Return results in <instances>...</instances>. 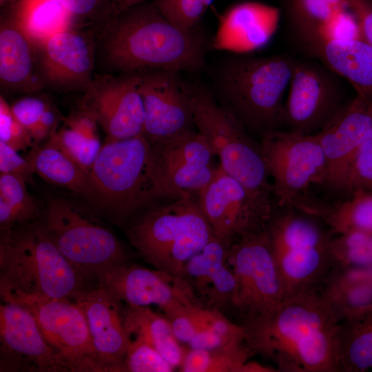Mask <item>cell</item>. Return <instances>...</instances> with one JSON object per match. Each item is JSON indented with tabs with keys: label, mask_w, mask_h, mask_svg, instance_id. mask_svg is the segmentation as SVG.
<instances>
[{
	"label": "cell",
	"mask_w": 372,
	"mask_h": 372,
	"mask_svg": "<svg viewBox=\"0 0 372 372\" xmlns=\"http://www.w3.org/2000/svg\"><path fill=\"white\" fill-rule=\"evenodd\" d=\"M241 324L253 354L274 362L278 371L341 372L342 318L324 285L287 296Z\"/></svg>",
	"instance_id": "obj_1"
},
{
	"label": "cell",
	"mask_w": 372,
	"mask_h": 372,
	"mask_svg": "<svg viewBox=\"0 0 372 372\" xmlns=\"http://www.w3.org/2000/svg\"><path fill=\"white\" fill-rule=\"evenodd\" d=\"M91 31L95 74L179 72L205 65L206 38L197 28L185 31L174 25L153 0L114 14Z\"/></svg>",
	"instance_id": "obj_2"
},
{
	"label": "cell",
	"mask_w": 372,
	"mask_h": 372,
	"mask_svg": "<svg viewBox=\"0 0 372 372\" xmlns=\"http://www.w3.org/2000/svg\"><path fill=\"white\" fill-rule=\"evenodd\" d=\"M94 282L60 252L39 220L1 229L0 295L2 302L74 297Z\"/></svg>",
	"instance_id": "obj_3"
},
{
	"label": "cell",
	"mask_w": 372,
	"mask_h": 372,
	"mask_svg": "<svg viewBox=\"0 0 372 372\" xmlns=\"http://www.w3.org/2000/svg\"><path fill=\"white\" fill-rule=\"evenodd\" d=\"M294 58L236 55L219 66L215 81L225 105L247 132L260 134L280 130L284 96Z\"/></svg>",
	"instance_id": "obj_4"
},
{
	"label": "cell",
	"mask_w": 372,
	"mask_h": 372,
	"mask_svg": "<svg viewBox=\"0 0 372 372\" xmlns=\"http://www.w3.org/2000/svg\"><path fill=\"white\" fill-rule=\"evenodd\" d=\"M139 256L155 269L183 278L189 260L214 237L194 195L154 208L125 230Z\"/></svg>",
	"instance_id": "obj_5"
},
{
	"label": "cell",
	"mask_w": 372,
	"mask_h": 372,
	"mask_svg": "<svg viewBox=\"0 0 372 372\" xmlns=\"http://www.w3.org/2000/svg\"><path fill=\"white\" fill-rule=\"evenodd\" d=\"M267 229L285 297L325 285L333 271V234L316 217L276 206Z\"/></svg>",
	"instance_id": "obj_6"
},
{
	"label": "cell",
	"mask_w": 372,
	"mask_h": 372,
	"mask_svg": "<svg viewBox=\"0 0 372 372\" xmlns=\"http://www.w3.org/2000/svg\"><path fill=\"white\" fill-rule=\"evenodd\" d=\"M39 221L64 257L91 282L130 262L126 248L98 214L74 201L48 198Z\"/></svg>",
	"instance_id": "obj_7"
},
{
	"label": "cell",
	"mask_w": 372,
	"mask_h": 372,
	"mask_svg": "<svg viewBox=\"0 0 372 372\" xmlns=\"http://www.w3.org/2000/svg\"><path fill=\"white\" fill-rule=\"evenodd\" d=\"M185 87L198 132L220 159V167L247 188L273 197L260 142L254 141L236 114L225 104H219L207 89L186 84Z\"/></svg>",
	"instance_id": "obj_8"
},
{
	"label": "cell",
	"mask_w": 372,
	"mask_h": 372,
	"mask_svg": "<svg viewBox=\"0 0 372 372\" xmlns=\"http://www.w3.org/2000/svg\"><path fill=\"white\" fill-rule=\"evenodd\" d=\"M90 176L101 207L121 216L129 214L154 200L151 144L143 135L107 137Z\"/></svg>",
	"instance_id": "obj_9"
},
{
	"label": "cell",
	"mask_w": 372,
	"mask_h": 372,
	"mask_svg": "<svg viewBox=\"0 0 372 372\" xmlns=\"http://www.w3.org/2000/svg\"><path fill=\"white\" fill-rule=\"evenodd\" d=\"M260 143L276 206L292 207L312 187L322 186L326 158L316 134L275 130L265 134Z\"/></svg>",
	"instance_id": "obj_10"
},
{
	"label": "cell",
	"mask_w": 372,
	"mask_h": 372,
	"mask_svg": "<svg viewBox=\"0 0 372 372\" xmlns=\"http://www.w3.org/2000/svg\"><path fill=\"white\" fill-rule=\"evenodd\" d=\"M228 260L236 283L232 307L243 321L269 314L285 298L267 227L233 241Z\"/></svg>",
	"instance_id": "obj_11"
},
{
	"label": "cell",
	"mask_w": 372,
	"mask_h": 372,
	"mask_svg": "<svg viewBox=\"0 0 372 372\" xmlns=\"http://www.w3.org/2000/svg\"><path fill=\"white\" fill-rule=\"evenodd\" d=\"M341 78L320 62L294 58L280 130L316 134L348 103Z\"/></svg>",
	"instance_id": "obj_12"
},
{
	"label": "cell",
	"mask_w": 372,
	"mask_h": 372,
	"mask_svg": "<svg viewBox=\"0 0 372 372\" xmlns=\"http://www.w3.org/2000/svg\"><path fill=\"white\" fill-rule=\"evenodd\" d=\"M153 199H176L197 194L218 167L205 138L198 132L184 133L151 145Z\"/></svg>",
	"instance_id": "obj_13"
},
{
	"label": "cell",
	"mask_w": 372,
	"mask_h": 372,
	"mask_svg": "<svg viewBox=\"0 0 372 372\" xmlns=\"http://www.w3.org/2000/svg\"><path fill=\"white\" fill-rule=\"evenodd\" d=\"M198 196L214 236L228 244L265 229L276 207L273 197L247 188L220 165Z\"/></svg>",
	"instance_id": "obj_14"
},
{
	"label": "cell",
	"mask_w": 372,
	"mask_h": 372,
	"mask_svg": "<svg viewBox=\"0 0 372 372\" xmlns=\"http://www.w3.org/2000/svg\"><path fill=\"white\" fill-rule=\"evenodd\" d=\"M18 304L34 316L50 347L70 372H104L81 307L66 299H37Z\"/></svg>",
	"instance_id": "obj_15"
},
{
	"label": "cell",
	"mask_w": 372,
	"mask_h": 372,
	"mask_svg": "<svg viewBox=\"0 0 372 372\" xmlns=\"http://www.w3.org/2000/svg\"><path fill=\"white\" fill-rule=\"evenodd\" d=\"M139 83V72L95 74L79 107L96 118L107 138L143 135L145 114Z\"/></svg>",
	"instance_id": "obj_16"
},
{
	"label": "cell",
	"mask_w": 372,
	"mask_h": 372,
	"mask_svg": "<svg viewBox=\"0 0 372 372\" xmlns=\"http://www.w3.org/2000/svg\"><path fill=\"white\" fill-rule=\"evenodd\" d=\"M35 45L39 74L45 88L61 92H82L95 75L91 28L73 27Z\"/></svg>",
	"instance_id": "obj_17"
},
{
	"label": "cell",
	"mask_w": 372,
	"mask_h": 372,
	"mask_svg": "<svg viewBox=\"0 0 372 372\" xmlns=\"http://www.w3.org/2000/svg\"><path fill=\"white\" fill-rule=\"evenodd\" d=\"M97 282L121 302L138 307L156 305L167 318L193 304H200L183 278L131 262L105 273Z\"/></svg>",
	"instance_id": "obj_18"
},
{
	"label": "cell",
	"mask_w": 372,
	"mask_h": 372,
	"mask_svg": "<svg viewBox=\"0 0 372 372\" xmlns=\"http://www.w3.org/2000/svg\"><path fill=\"white\" fill-rule=\"evenodd\" d=\"M178 72H139L144 107L143 136L151 145L194 131L195 123L185 83Z\"/></svg>",
	"instance_id": "obj_19"
},
{
	"label": "cell",
	"mask_w": 372,
	"mask_h": 372,
	"mask_svg": "<svg viewBox=\"0 0 372 372\" xmlns=\"http://www.w3.org/2000/svg\"><path fill=\"white\" fill-rule=\"evenodd\" d=\"M0 371L70 372L32 313L13 302L0 307Z\"/></svg>",
	"instance_id": "obj_20"
},
{
	"label": "cell",
	"mask_w": 372,
	"mask_h": 372,
	"mask_svg": "<svg viewBox=\"0 0 372 372\" xmlns=\"http://www.w3.org/2000/svg\"><path fill=\"white\" fill-rule=\"evenodd\" d=\"M83 310L92 343L104 371H124L131 335L123 318L121 302L101 282H94L73 298Z\"/></svg>",
	"instance_id": "obj_21"
},
{
	"label": "cell",
	"mask_w": 372,
	"mask_h": 372,
	"mask_svg": "<svg viewBox=\"0 0 372 372\" xmlns=\"http://www.w3.org/2000/svg\"><path fill=\"white\" fill-rule=\"evenodd\" d=\"M372 128V101L356 94L340 113L316 135L326 158V173L320 187L333 192L349 163Z\"/></svg>",
	"instance_id": "obj_22"
},
{
	"label": "cell",
	"mask_w": 372,
	"mask_h": 372,
	"mask_svg": "<svg viewBox=\"0 0 372 372\" xmlns=\"http://www.w3.org/2000/svg\"><path fill=\"white\" fill-rule=\"evenodd\" d=\"M308 56L346 79L358 94L372 101V46L361 37L331 39L319 34L293 35Z\"/></svg>",
	"instance_id": "obj_23"
},
{
	"label": "cell",
	"mask_w": 372,
	"mask_h": 372,
	"mask_svg": "<svg viewBox=\"0 0 372 372\" xmlns=\"http://www.w3.org/2000/svg\"><path fill=\"white\" fill-rule=\"evenodd\" d=\"M229 245L214 236L185 265L183 278L204 307H232L236 283L228 260Z\"/></svg>",
	"instance_id": "obj_24"
},
{
	"label": "cell",
	"mask_w": 372,
	"mask_h": 372,
	"mask_svg": "<svg viewBox=\"0 0 372 372\" xmlns=\"http://www.w3.org/2000/svg\"><path fill=\"white\" fill-rule=\"evenodd\" d=\"M0 85L6 94H34L45 87L40 79L35 45L22 26L1 13Z\"/></svg>",
	"instance_id": "obj_25"
},
{
	"label": "cell",
	"mask_w": 372,
	"mask_h": 372,
	"mask_svg": "<svg viewBox=\"0 0 372 372\" xmlns=\"http://www.w3.org/2000/svg\"><path fill=\"white\" fill-rule=\"evenodd\" d=\"M293 207L320 219L333 234L372 233V192L322 196L309 193L296 200Z\"/></svg>",
	"instance_id": "obj_26"
},
{
	"label": "cell",
	"mask_w": 372,
	"mask_h": 372,
	"mask_svg": "<svg viewBox=\"0 0 372 372\" xmlns=\"http://www.w3.org/2000/svg\"><path fill=\"white\" fill-rule=\"evenodd\" d=\"M278 17L273 7L245 2L229 10L220 20L214 46L218 48H256L267 39L269 30Z\"/></svg>",
	"instance_id": "obj_27"
},
{
	"label": "cell",
	"mask_w": 372,
	"mask_h": 372,
	"mask_svg": "<svg viewBox=\"0 0 372 372\" xmlns=\"http://www.w3.org/2000/svg\"><path fill=\"white\" fill-rule=\"evenodd\" d=\"M35 174L47 182L66 188L100 206L90 174L76 164L59 145L53 134L25 156Z\"/></svg>",
	"instance_id": "obj_28"
},
{
	"label": "cell",
	"mask_w": 372,
	"mask_h": 372,
	"mask_svg": "<svg viewBox=\"0 0 372 372\" xmlns=\"http://www.w3.org/2000/svg\"><path fill=\"white\" fill-rule=\"evenodd\" d=\"M124 324L130 335H141L175 369L180 367L185 350L176 338L170 322L149 307L127 305L123 310Z\"/></svg>",
	"instance_id": "obj_29"
},
{
	"label": "cell",
	"mask_w": 372,
	"mask_h": 372,
	"mask_svg": "<svg viewBox=\"0 0 372 372\" xmlns=\"http://www.w3.org/2000/svg\"><path fill=\"white\" fill-rule=\"evenodd\" d=\"M341 372H364L372 368V305L342 320Z\"/></svg>",
	"instance_id": "obj_30"
},
{
	"label": "cell",
	"mask_w": 372,
	"mask_h": 372,
	"mask_svg": "<svg viewBox=\"0 0 372 372\" xmlns=\"http://www.w3.org/2000/svg\"><path fill=\"white\" fill-rule=\"evenodd\" d=\"M21 176L0 173V228L7 229L38 220L41 215Z\"/></svg>",
	"instance_id": "obj_31"
},
{
	"label": "cell",
	"mask_w": 372,
	"mask_h": 372,
	"mask_svg": "<svg viewBox=\"0 0 372 372\" xmlns=\"http://www.w3.org/2000/svg\"><path fill=\"white\" fill-rule=\"evenodd\" d=\"M253 353L247 342L214 349L185 350L183 372H242Z\"/></svg>",
	"instance_id": "obj_32"
},
{
	"label": "cell",
	"mask_w": 372,
	"mask_h": 372,
	"mask_svg": "<svg viewBox=\"0 0 372 372\" xmlns=\"http://www.w3.org/2000/svg\"><path fill=\"white\" fill-rule=\"evenodd\" d=\"M346 9L347 0H287L286 8L293 35L319 32Z\"/></svg>",
	"instance_id": "obj_33"
},
{
	"label": "cell",
	"mask_w": 372,
	"mask_h": 372,
	"mask_svg": "<svg viewBox=\"0 0 372 372\" xmlns=\"http://www.w3.org/2000/svg\"><path fill=\"white\" fill-rule=\"evenodd\" d=\"M331 254L333 271L365 268L372 265V233L352 231L333 234Z\"/></svg>",
	"instance_id": "obj_34"
},
{
	"label": "cell",
	"mask_w": 372,
	"mask_h": 372,
	"mask_svg": "<svg viewBox=\"0 0 372 372\" xmlns=\"http://www.w3.org/2000/svg\"><path fill=\"white\" fill-rule=\"evenodd\" d=\"M245 342L244 327L229 321L220 311L211 309L206 323L188 346L193 349H214Z\"/></svg>",
	"instance_id": "obj_35"
},
{
	"label": "cell",
	"mask_w": 372,
	"mask_h": 372,
	"mask_svg": "<svg viewBox=\"0 0 372 372\" xmlns=\"http://www.w3.org/2000/svg\"><path fill=\"white\" fill-rule=\"evenodd\" d=\"M372 192V128L346 169L335 189L327 194Z\"/></svg>",
	"instance_id": "obj_36"
},
{
	"label": "cell",
	"mask_w": 372,
	"mask_h": 372,
	"mask_svg": "<svg viewBox=\"0 0 372 372\" xmlns=\"http://www.w3.org/2000/svg\"><path fill=\"white\" fill-rule=\"evenodd\" d=\"M52 134L60 147L90 174L102 146L99 138H87L65 124Z\"/></svg>",
	"instance_id": "obj_37"
},
{
	"label": "cell",
	"mask_w": 372,
	"mask_h": 372,
	"mask_svg": "<svg viewBox=\"0 0 372 372\" xmlns=\"http://www.w3.org/2000/svg\"><path fill=\"white\" fill-rule=\"evenodd\" d=\"M134 336L126 353L124 371L172 372L175 369L145 338Z\"/></svg>",
	"instance_id": "obj_38"
},
{
	"label": "cell",
	"mask_w": 372,
	"mask_h": 372,
	"mask_svg": "<svg viewBox=\"0 0 372 372\" xmlns=\"http://www.w3.org/2000/svg\"><path fill=\"white\" fill-rule=\"evenodd\" d=\"M161 13L185 31L197 28L213 0H153Z\"/></svg>",
	"instance_id": "obj_39"
},
{
	"label": "cell",
	"mask_w": 372,
	"mask_h": 372,
	"mask_svg": "<svg viewBox=\"0 0 372 372\" xmlns=\"http://www.w3.org/2000/svg\"><path fill=\"white\" fill-rule=\"evenodd\" d=\"M72 17L90 28L98 25L114 15L112 0H54Z\"/></svg>",
	"instance_id": "obj_40"
},
{
	"label": "cell",
	"mask_w": 372,
	"mask_h": 372,
	"mask_svg": "<svg viewBox=\"0 0 372 372\" xmlns=\"http://www.w3.org/2000/svg\"><path fill=\"white\" fill-rule=\"evenodd\" d=\"M211 309L193 304L173 318H167L180 343L189 344L206 323Z\"/></svg>",
	"instance_id": "obj_41"
},
{
	"label": "cell",
	"mask_w": 372,
	"mask_h": 372,
	"mask_svg": "<svg viewBox=\"0 0 372 372\" xmlns=\"http://www.w3.org/2000/svg\"><path fill=\"white\" fill-rule=\"evenodd\" d=\"M0 141L19 152L33 146L29 134L14 116L10 105L0 96Z\"/></svg>",
	"instance_id": "obj_42"
},
{
	"label": "cell",
	"mask_w": 372,
	"mask_h": 372,
	"mask_svg": "<svg viewBox=\"0 0 372 372\" xmlns=\"http://www.w3.org/2000/svg\"><path fill=\"white\" fill-rule=\"evenodd\" d=\"M50 105L45 97L26 94L13 102L10 108L30 137L42 114Z\"/></svg>",
	"instance_id": "obj_43"
},
{
	"label": "cell",
	"mask_w": 372,
	"mask_h": 372,
	"mask_svg": "<svg viewBox=\"0 0 372 372\" xmlns=\"http://www.w3.org/2000/svg\"><path fill=\"white\" fill-rule=\"evenodd\" d=\"M0 172L21 176L29 183L35 174L34 167L25 157L21 156L18 151L1 141Z\"/></svg>",
	"instance_id": "obj_44"
},
{
	"label": "cell",
	"mask_w": 372,
	"mask_h": 372,
	"mask_svg": "<svg viewBox=\"0 0 372 372\" xmlns=\"http://www.w3.org/2000/svg\"><path fill=\"white\" fill-rule=\"evenodd\" d=\"M354 16L360 37L372 46V0H347Z\"/></svg>",
	"instance_id": "obj_45"
},
{
	"label": "cell",
	"mask_w": 372,
	"mask_h": 372,
	"mask_svg": "<svg viewBox=\"0 0 372 372\" xmlns=\"http://www.w3.org/2000/svg\"><path fill=\"white\" fill-rule=\"evenodd\" d=\"M59 121L57 111L50 105L42 114L30 136L34 147L43 141L47 140L57 130Z\"/></svg>",
	"instance_id": "obj_46"
},
{
	"label": "cell",
	"mask_w": 372,
	"mask_h": 372,
	"mask_svg": "<svg viewBox=\"0 0 372 372\" xmlns=\"http://www.w3.org/2000/svg\"><path fill=\"white\" fill-rule=\"evenodd\" d=\"M147 1L150 0H112L114 15Z\"/></svg>",
	"instance_id": "obj_47"
},
{
	"label": "cell",
	"mask_w": 372,
	"mask_h": 372,
	"mask_svg": "<svg viewBox=\"0 0 372 372\" xmlns=\"http://www.w3.org/2000/svg\"><path fill=\"white\" fill-rule=\"evenodd\" d=\"M276 371L274 369L262 366L254 362H246L242 369V372H269Z\"/></svg>",
	"instance_id": "obj_48"
},
{
	"label": "cell",
	"mask_w": 372,
	"mask_h": 372,
	"mask_svg": "<svg viewBox=\"0 0 372 372\" xmlns=\"http://www.w3.org/2000/svg\"><path fill=\"white\" fill-rule=\"evenodd\" d=\"M369 278L371 280H372V265L371 266H369L366 267Z\"/></svg>",
	"instance_id": "obj_49"
},
{
	"label": "cell",
	"mask_w": 372,
	"mask_h": 372,
	"mask_svg": "<svg viewBox=\"0 0 372 372\" xmlns=\"http://www.w3.org/2000/svg\"><path fill=\"white\" fill-rule=\"evenodd\" d=\"M371 370H372V368H371Z\"/></svg>",
	"instance_id": "obj_50"
}]
</instances>
